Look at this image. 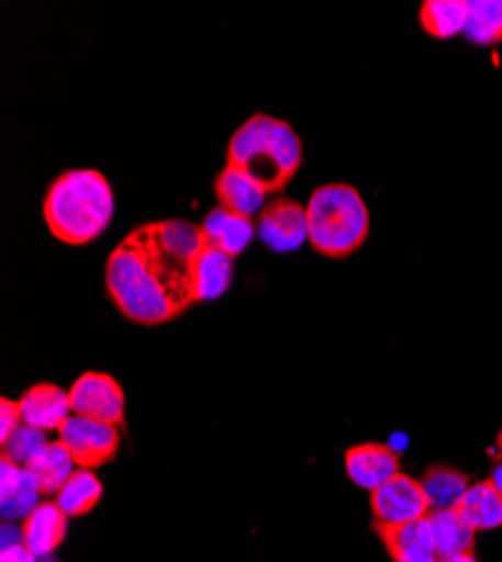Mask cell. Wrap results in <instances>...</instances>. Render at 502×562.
I'll return each instance as SVG.
<instances>
[{
	"label": "cell",
	"mask_w": 502,
	"mask_h": 562,
	"mask_svg": "<svg viewBox=\"0 0 502 562\" xmlns=\"http://www.w3.org/2000/svg\"><path fill=\"white\" fill-rule=\"evenodd\" d=\"M72 414L104 420V424H124V392L122 385L102 371H86L72 383L70 392Z\"/></svg>",
	"instance_id": "52a82bcc"
},
{
	"label": "cell",
	"mask_w": 502,
	"mask_h": 562,
	"mask_svg": "<svg viewBox=\"0 0 502 562\" xmlns=\"http://www.w3.org/2000/svg\"><path fill=\"white\" fill-rule=\"evenodd\" d=\"M476 45L502 41V0H469L467 27L462 32Z\"/></svg>",
	"instance_id": "7402d4cb"
},
{
	"label": "cell",
	"mask_w": 502,
	"mask_h": 562,
	"mask_svg": "<svg viewBox=\"0 0 502 562\" xmlns=\"http://www.w3.org/2000/svg\"><path fill=\"white\" fill-rule=\"evenodd\" d=\"M19 409L25 426L51 432L59 430L70 418V396L53 383H38L19 398Z\"/></svg>",
	"instance_id": "8fae6325"
},
{
	"label": "cell",
	"mask_w": 502,
	"mask_h": 562,
	"mask_svg": "<svg viewBox=\"0 0 502 562\" xmlns=\"http://www.w3.org/2000/svg\"><path fill=\"white\" fill-rule=\"evenodd\" d=\"M0 562H36V555L21 542V544H12V547H3Z\"/></svg>",
	"instance_id": "484cf974"
},
{
	"label": "cell",
	"mask_w": 502,
	"mask_h": 562,
	"mask_svg": "<svg viewBox=\"0 0 502 562\" xmlns=\"http://www.w3.org/2000/svg\"><path fill=\"white\" fill-rule=\"evenodd\" d=\"M422 486L431 499V510H444L458 506L471 484L469 475H465L462 471H455V468L439 463L424 473Z\"/></svg>",
	"instance_id": "44dd1931"
},
{
	"label": "cell",
	"mask_w": 502,
	"mask_h": 562,
	"mask_svg": "<svg viewBox=\"0 0 502 562\" xmlns=\"http://www.w3.org/2000/svg\"><path fill=\"white\" fill-rule=\"evenodd\" d=\"M115 212L111 182L98 169H70L62 173L43 201V218L51 234L68 246L96 241Z\"/></svg>",
	"instance_id": "7a4b0ae2"
},
{
	"label": "cell",
	"mask_w": 502,
	"mask_h": 562,
	"mask_svg": "<svg viewBox=\"0 0 502 562\" xmlns=\"http://www.w3.org/2000/svg\"><path fill=\"white\" fill-rule=\"evenodd\" d=\"M38 495H41L38 486L34 484V480L25 471V477L21 480V484L14 486L12 491L3 493V502H0V508H3V520L5 522L25 520L27 515L41 504Z\"/></svg>",
	"instance_id": "603a6c76"
},
{
	"label": "cell",
	"mask_w": 502,
	"mask_h": 562,
	"mask_svg": "<svg viewBox=\"0 0 502 562\" xmlns=\"http://www.w3.org/2000/svg\"><path fill=\"white\" fill-rule=\"evenodd\" d=\"M439 562H478L476 553H458V555H450V558H444Z\"/></svg>",
	"instance_id": "4316f807"
},
{
	"label": "cell",
	"mask_w": 502,
	"mask_h": 562,
	"mask_svg": "<svg viewBox=\"0 0 502 562\" xmlns=\"http://www.w3.org/2000/svg\"><path fill=\"white\" fill-rule=\"evenodd\" d=\"M259 239L276 252H293L309 244L306 205L293 199H278L264 205L257 218Z\"/></svg>",
	"instance_id": "ba28073f"
},
{
	"label": "cell",
	"mask_w": 502,
	"mask_h": 562,
	"mask_svg": "<svg viewBox=\"0 0 502 562\" xmlns=\"http://www.w3.org/2000/svg\"><path fill=\"white\" fill-rule=\"evenodd\" d=\"M201 229L208 246L237 259L250 246L257 232V221H253V216H244L239 212L225 210L219 205L212 212H208V216L201 223Z\"/></svg>",
	"instance_id": "7c38bea8"
},
{
	"label": "cell",
	"mask_w": 502,
	"mask_h": 562,
	"mask_svg": "<svg viewBox=\"0 0 502 562\" xmlns=\"http://www.w3.org/2000/svg\"><path fill=\"white\" fill-rule=\"evenodd\" d=\"M23 544L36 555L45 558L57 551L68 533V515L57 502H41L21 527Z\"/></svg>",
	"instance_id": "4fadbf2b"
},
{
	"label": "cell",
	"mask_w": 502,
	"mask_h": 562,
	"mask_svg": "<svg viewBox=\"0 0 502 562\" xmlns=\"http://www.w3.org/2000/svg\"><path fill=\"white\" fill-rule=\"evenodd\" d=\"M214 194L221 207L239 212L244 216H255L266 205L264 187L242 167L231 162H227L225 169L216 176Z\"/></svg>",
	"instance_id": "5bb4252c"
},
{
	"label": "cell",
	"mask_w": 502,
	"mask_h": 562,
	"mask_svg": "<svg viewBox=\"0 0 502 562\" xmlns=\"http://www.w3.org/2000/svg\"><path fill=\"white\" fill-rule=\"evenodd\" d=\"M104 486L98 480V475L93 471H88V468H77L70 480L55 495V502L68 518H81V515L90 513L100 504Z\"/></svg>",
	"instance_id": "d6986e66"
},
{
	"label": "cell",
	"mask_w": 502,
	"mask_h": 562,
	"mask_svg": "<svg viewBox=\"0 0 502 562\" xmlns=\"http://www.w3.org/2000/svg\"><path fill=\"white\" fill-rule=\"evenodd\" d=\"M235 259L205 244L194 263V297L199 302L221 297L233 281Z\"/></svg>",
	"instance_id": "e0dca14e"
},
{
	"label": "cell",
	"mask_w": 502,
	"mask_h": 562,
	"mask_svg": "<svg viewBox=\"0 0 502 562\" xmlns=\"http://www.w3.org/2000/svg\"><path fill=\"white\" fill-rule=\"evenodd\" d=\"M75 465L70 450L57 439L45 443L23 468L38 486L41 495H57L75 473Z\"/></svg>",
	"instance_id": "9a60e30c"
},
{
	"label": "cell",
	"mask_w": 502,
	"mask_h": 562,
	"mask_svg": "<svg viewBox=\"0 0 502 562\" xmlns=\"http://www.w3.org/2000/svg\"><path fill=\"white\" fill-rule=\"evenodd\" d=\"M205 248L190 221H154L135 227L109 255L107 289L124 317L158 326L186 313L194 297V263Z\"/></svg>",
	"instance_id": "6da1fadb"
},
{
	"label": "cell",
	"mask_w": 502,
	"mask_h": 562,
	"mask_svg": "<svg viewBox=\"0 0 502 562\" xmlns=\"http://www.w3.org/2000/svg\"><path fill=\"white\" fill-rule=\"evenodd\" d=\"M0 420H3V424H0V441H5L23 424L19 401H10V398L0 401Z\"/></svg>",
	"instance_id": "d4e9b609"
},
{
	"label": "cell",
	"mask_w": 502,
	"mask_h": 562,
	"mask_svg": "<svg viewBox=\"0 0 502 562\" xmlns=\"http://www.w3.org/2000/svg\"><path fill=\"white\" fill-rule=\"evenodd\" d=\"M227 162L253 176L266 194H276L298 173L302 143L289 122L257 113L235 131L227 145Z\"/></svg>",
	"instance_id": "3957f363"
},
{
	"label": "cell",
	"mask_w": 502,
	"mask_h": 562,
	"mask_svg": "<svg viewBox=\"0 0 502 562\" xmlns=\"http://www.w3.org/2000/svg\"><path fill=\"white\" fill-rule=\"evenodd\" d=\"M495 486H498V491L502 493V461L493 468V473H491V477H489Z\"/></svg>",
	"instance_id": "83f0119b"
},
{
	"label": "cell",
	"mask_w": 502,
	"mask_h": 562,
	"mask_svg": "<svg viewBox=\"0 0 502 562\" xmlns=\"http://www.w3.org/2000/svg\"><path fill=\"white\" fill-rule=\"evenodd\" d=\"M469 16V0H426L420 10V21L426 34L435 38H453L465 32Z\"/></svg>",
	"instance_id": "ffe728a7"
},
{
	"label": "cell",
	"mask_w": 502,
	"mask_h": 562,
	"mask_svg": "<svg viewBox=\"0 0 502 562\" xmlns=\"http://www.w3.org/2000/svg\"><path fill=\"white\" fill-rule=\"evenodd\" d=\"M388 549L392 562H439L428 518L408 525H379L372 527Z\"/></svg>",
	"instance_id": "30bf717a"
},
{
	"label": "cell",
	"mask_w": 502,
	"mask_h": 562,
	"mask_svg": "<svg viewBox=\"0 0 502 562\" xmlns=\"http://www.w3.org/2000/svg\"><path fill=\"white\" fill-rule=\"evenodd\" d=\"M370 508L379 525H408L428 518L431 499L422 480L397 473L383 486L370 493Z\"/></svg>",
	"instance_id": "8992f818"
},
{
	"label": "cell",
	"mask_w": 502,
	"mask_h": 562,
	"mask_svg": "<svg viewBox=\"0 0 502 562\" xmlns=\"http://www.w3.org/2000/svg\"><path fill=\"white\" fill-rule=\"evenodd\" d=\"M428 522L433 529V540L439 553V560L458 555V553H473L476 547V529L462 518L455 508L431 510Z\"/></svg>",
	"instance_id": "ac0fdd59"
},
{
	"label": "cell",
	"mask_w": 502,
	"mask_h": 562,
	"mask_svg": "<svg viewBox=\"0 0 502 562\" xmlns=\"http://www.w3.org/2000/svg\"><path fill=\"white\" fill-rule=\"evenodd\" d=\"M59 441L70 450L79 468H100L109 463L120 450V430L104 420L70 414L59 428Z\"/></svg>",
	"instance_id": "5b68a950"
},
{
	"label": "cell",
	"mask_w": 502,
	"mask_h": 562,
	"mask_svg": "<svg viewBox=\"0 0 502 562\" xmlns=\"http://www.w3.org/2000/svg\"><path fill=\"white\" fill-rule=\"evenodd\" d=\"M476 531H493L502 527V493L491 480L471 484L455 506Z\"/></svg>",
	"instance_id": "2e32d148"
},
{
	"label": "cell",
	"mask_w": 502,
	"mask_h": 562,
	"mask_svg": "<svg viewBox=\"0 0 502 562\" xmlns=\"http://www.w3.org/2000/svg\"><path fill=\"white\" fill-rule=\"evenodd\" d=\"M399 452L390 443L365 441L345 452V473L362 491H377L399 471Z\"/></svg>",
	"instance_id": "9c48e42d"
},
{
	"label": "cell",
	"mask_w": 502,
	"mask_h": 562,
	"mask_svg": "<svg viewBox=\"0 0 502 562\" xmlns=\"http://www.w3.org/2000/svg\"><path fill=\"white\" fill-rule=\"evenodd\" d=\"M45 443H48V437H45L43 430H36L32 426L21 424L10 439L3 441V457L12 459L19 465H25Z\"/></svg>",
	"instance_id": "cb8c5ba5"
},
{
	"label": "cell",
	"mask_w": 502,
	"mask_h": 562,
	"mask_svg": "<svg viewBox=\"0 0 502 562\" xmlns=\"http://www.w3.org/2000/svg\"><path fill=\"white\" fill-rule=\"evenodd\" d=\"M306 221L311 248L330 259L354 255L370 237V210L347 182L317 187L306 203Z\"/></svg>",
	"instance_id": "277c9868"
}]
</instances>
